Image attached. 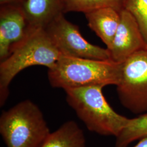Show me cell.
I'll list each match as a JSON object with an SVG mask.
<instances>
[{
    "label": "cell",
    "mask_w": 147,
    "mask_h": 147,
    "mask_svg": "<svg viewBox=\"0 0 147 147\" xmlns=\"http://www.w3.org/2000/svg\"><path fill=\"white\" fill-rule=\"evenodd\" d=\"M132 147H147V137L139 140V142Z\"/></svg>",
    "instance_id": "16"
},
{
    "label": "cell",
    "mask_w": 147,
    "mask_h": 147,
    "mask_svg": "<svg viewBox=\"0 0 147 147\" xmlns=\"http://www.w3.org/2000/svg\"><path fill=\"white\" fill-rule=\"evenodd\" d=\"M103 86L66 89L67 102L90 131L117 137L130 118L117 113L106 101Z\"/></svg>",
    "instance_id": "3"
},
{
    "label": "cell",
    "mask_w": 147,
    "mask_h": 147,
    "mask_svg": "<svg viewBox=\"0 0 147 147\" xmlns=\"http://www.w3.org/2000/svg\"><path fill=\"white\" fill-rule=\"evenodd\" d=\"M125 0H64L63 12L86 13L102 8H111L121 13L124 9Z\"/></svg>",
    "instance_id": "13"
},
{
    "label": "cell",
    "mask_w": 147,
    "mask_h": 147,
    "mask_svg": "<svg viewBox=\"0 0 147 147\" xmlns=\"http://www.w3.org/2000/svg\"><path fill=\"white\" fill-rule=\"evenodd\" d=\"M45 29L62 55L100 60L110 59L107 48L93 45L86 40L82 36L79 27L68 21L64 13L55 18Z\"/></svg>",
    "instance_id": "6"
},
{
    "label": "cell",
    "mask_w": 147,
    "mask_h": 147,
    "mask_svg": "<svg viewBox=\"0 0 147 147\" xmlns=\"http://www.w3.org/2000/svg\"><path fill=\"white\" fill-rule=\"evenodd\" d=\"M33 29L22 5H0V62L10 55Z\"/></svg>",
    "instance_id": "7"
},
{
    "label": "cell",
    "mask_w": 147,
    "mask_h": 147,
    "mask_svg": "<svg viewBox=\"0 0 147 147\" xmlns=\"http://www.w3.org/2000/svg\"><path fill=\"white\" fill-rule=\"evenodd\" d=\"M117 92L127 110L134 114L147 112V48L135 53L123 63Z\"/></svg>",
    "instance_id": "5"
},
{
    "label": "cell",
    "mask_w": 147,
    "mask_h": 147,
    "mask_svg": "<svg viewBox=\"0 0 147 147\" xmlns=\"http://www.w3.org/2000/svg\"><path fill=\"white\" fill-rule=\"evenodd\" d=\"M26 0H0V5H22Z\"/></svg>",
    "instance_id": "15"
},
{
    "label": "cell",
    "mask_w": 147,
    "mask_h": 147,
    "mask_svg": "<svg viewBox=\"0 0 147 147\" xmlns=\"http://www.w3.org/2000/svg\"><path fill=\"white\" fill-rule=\"evenodd\" d=\"M89 27L109 49L121 21V13L111 8H102L84 13Z\"/></svg>",
    "instance_id": "9"
},
{
    "label": "cell",
    "mask_w": 147,
    "mask_h": 147,
    "mask_svg": "<svg viewBox=\"0 0 147 147\" xmlns=\"http://www.w3.org/2000/svg\"><path fill=\"white\" fill-rule=\"evenodd\" d=\"M61 54L45 28H34L27 37L0 62V106L5 104L9 86L18 74L33 65L52 68Z\"/></svg>",
    "instance_id": "2"
},
{
    "label": "cell",
    "mask_w": 147,
    "mask_h": 147,
    "mask_svg": "<svg viewBox=\"0 0 147 147\" xmlns=\"http://www.w3.org/2000/svg\"><path fill=\"white\" fill-rule=\"evenodd\" d=\"M122 63L111 59L78 58L61 55L52 68L48 79L53 88L66 89L91 86L119 84Z\"/></svg>",
    "instance_id": "1"
},
{
    "label": "cell",
    "mask_w": 147,
    "mask_h": 147,
    "mask_svg": "<svg viewBox=\"0 0 147 147\" xmlns=\"http://www.w3.org/2000/svg\"><path fill=\"white\" fill-rule=\"evenodd\" d=\"M124 9L136 19L147 44V0H125Z\"/></svg>",
    "instance_id": "14"
},
{
    "label": "cell",
    "mask_w": 147,
    "mask_h": 147,
    "mask_svg": "<svg viewBox=\"0 0 147 147\" xmlns=\"http://www.w3.org/2000/svg\"><path fill=\"white\" fill-rule=\"evenodd\" d=\"M147 137V113L130 119L128 124L116 137L115 147H127L132 142Z\"/></svg>",
    "instance_id": "12"
},
{
    "label": "cell",
    "mask_w": 147,
    "mask_h": 147,
    "mask_svg": "<svg viewBox=\"0 0 147 147\" xmlns=\"http://www.w3.org/2000/svg\"><path fill=\"white\" fill-rule=\"evenodd\" d=\"M147 48L136 19L127 11L121 12V21L109 50L110 59L116 63L124 62L133 54Z\"/></svg>",
    "instance_id": "8"
},
{
    "label": "cell",
    "mask_w": 147,
    "mask_h": 147,
    "mask_svg": "<svg viewBox=\"0 0 147 147\" xmlns=\"http://www.w3.org/2000/svg\"><path fill=\"white\" fill-rule=\"evenodd\" d=\"M40 147H86V141L78 124L69 121L51 132Z\"/></svg>",
    "instance_id": "11"
},
{
    "label": "cell",
    "mask_w": 147,
    "mask_h": 147,
    "mask_svg": "<svg viewBox=\"0 0 147 147\" xmlns=\"http://www.w3.org/2000/svg\"><path fill=\"white\" fill-rule=\"evenodd\" d=\"M63 5L64 0H26L22 6L32 28H45L64 13Z\"/></svg>",
    "instance_id": "10"
},
{
    "label": "cell",
    "mask_w": 147,
    "mask_h": 147,
    "mask_svg": "<svg viewBox=\"0 0 147 147\" xmlns=\"http://www.w3.org/2000/svg\"><path fill=\"white\" fill-rule=\"evenodd\" d=\"M51 132L42 112L30 100L3 111L0 134L7 147H40Z\"/></svg>",
    "instance_id": "4"
}]
</instances>
